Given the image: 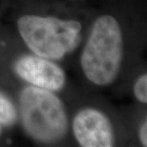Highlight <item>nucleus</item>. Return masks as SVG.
Masks as SVG:
<instances>
[{"label": "nucleus", "instance_id": "nucleus-1", "mask_svg": "<svg viewBox=\"0 0 147 147\" xmlns=\"http://www.w3.org/2000/svg\"><path fill=\"white\" fill-rule=\"evenodd\" d=\"M122 60V34L119 22L102 16L94 24L81 54L84 75L96 85L112 83L119 75Z\"/></svg>", "mask_w": 147, "mask_h": 147}, {"label": "nucleus", "instance_id": "nucleus-2", "mask_svg": "<svg viewBox=\"0 0 147 147\" xmlns=\"http://www.w3.org/2000/svg\"><path fill=\"white\" fill-rule=\"evenodd\" d=\"M18 32L38 57L59 59L78 45L81 24L52 16H24L17 21Z\"/></svg>", "mask_w": 147, "mask_h": 147}, {"label": "nucleus", "instance_id": "nucleus-8", "mask_svg": "<svg viewBox=\"0 0 147 147\" xmlns=\"http://www.w3.org/2000/svg\"><path fill=\"white\" fill-rule=\"evenodd\" d=\"M140 142L142 143V145L146 146L147 145V123L146 121L143 123L142 125V127H140Z\"/></svg>", "mask_w": 147, "mask_h": 147}, {"label": "nucleus", "instance_id": "nucleus-3", "mask_svg": "<svg viewBox=\"0 0 147 147\" xmlns=\"http://www.w3.org/2000/svg\"><path fill=\"white\" fill-rule=\"evenodd\" d=\"M20 112L25 130L34 140L52 142L66 133L68 120L65 108L49 90L26 87L20 95Z\"/></svg>", "mask_w": 147, "mask_h": 147}, {"label": "nucleus", "instance_id": "nucleus-5", "mask_svg": "<svg viewBox=\"0 0 147 147\" xmlns=\"http://www.w3.org/2000/svg\"><path fill=\"white\" fill-rule=\"evenodd\" d=\"M16 72L34 86L49 91L59 90L65 84L63 70L38 55H26L19 58L16 64Z\"/></svg>", "mask_w": 147, "mask_h": 147}, {"label": "nucleus", "instance_id": "nucleus-6", "mask_svg": "<svg viewBox=\"0 0 147 147\" xmlns=\"http://www.w3.org/2000/svg\"><path fill=\"white\" fill-rule=\"evenodd\" d=\"M16 120V111L7 96L0 92V123L11 125Z\"/></svg>", "mask_w": 147, "mask_h": 147}, {"label": "nucleus", "instance_id": "nucleus-7", "mask_svg": "<svg viewBox=\"0 0 147 147\" xmlns=\"http://www.w3.org/2000/svg\"><path fill=\"white\" fill-rule=\"evenodd\" d=\"M134 94L136 98L142 103L147 102V76L142 75L140 76L137 82L135 83Z\"/></svg>", "mask_w": 147, "mask_h": 147}, {"label": "nucleus", "instance_id": "nucleus-9", "mask_svg": "<svg viewBox=\"0 0 147 147\" xmlns=\"http://www.w3.org/2000/svg\"><path fill=\"white\" fill-rule=\"evenodd\" d=\"M0 133H1V127H0Z\"/></svg>", "mask_w": 147, "mask_h": 147}, {"label": "nucleus", "instance_id": "nucleus-4", "mask_svg": "<svg viewBox=\"0 0 147 147\" xmlns=\"http://www.w3.org/2000/svg\"><path fill=\"white\" fill-rule=\"evenodd\" d=\"M76 140L83 147L114 145V131L110 120L101 112L87 108L76 115L73 121Z\"/></svg>", "mask_w": 147, "mask_h": 147}]
</instances>
